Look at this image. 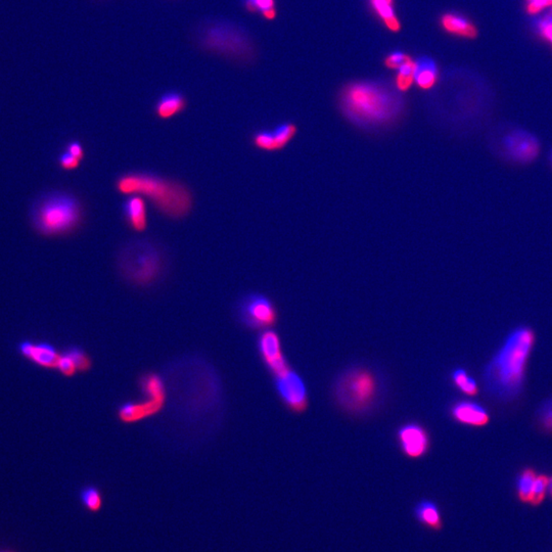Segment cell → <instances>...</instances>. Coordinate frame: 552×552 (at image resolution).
<instances>
[{"mask_svg": "<svg viewBox=\"0 0 552 552\" xmlns=\"http://www.w3.org/2000/svg\"><path fill=\"white\" fill-rule=\"evenodd\" d=\"M342 115L356 127L378 129L403 117L406 100L402 92L384 80H357L347 83L338 95Z\"/></svg>", "mask_w": 552, "mask_h": 552, "instance_id": "obj_1", "label": "cell"}, {"mask_svg": "<svg viewBox=\"0 0 552 552\" xmlns=\"http://www.w3.org/2000/svg\"><path fill=\"white\" fill-rule=\"evenodd\" d=\"M535 340L527 326L517 327L507 337L484 372L486 390L492 397L510 401L521 393Z\"/></svg>", "mask_w": 552, "mask_h": 552, "instance_id": "obj_2", "label": "cell"}, {"mask_svg": "<svg viewBox=\"0 0 552 552\" xmlns=\"http://www.w3.org/2000/svg\"><path fill=\"white\" fill-rule=\"evenodd\" d=\"M120 194L149 199L158 211L171 219H181L192 211L194 196L185 184L149 172H127L115 183Z\"/></svg>", "mask_w": 552, "mask_h": 552, "instance_id": "obj_3", "label": "cell"}, {"mask_svg": "<svg viewBox=\"0 0 552 552\" xmlns=\"http://www.w3.org/2000/svg\"><path fill=\"white\" fill-rule=\"evenodd\" d=\"M83 206L75 194L66 190H49L32 203L29 218L33 230L46 237H66L80 228Z\"/></svg>", "mask_w": 552, "mask_h": 552, "instance_id": "obj_4", "label": "cell"}, {"mask_svg": "<svg viewBox=\"0 0 552 552\" xmlns=\"http://www.w3.org/2000/svg\"><path fill=\"white\" fill-rule=\"evenodd\" d=\"M116 264L126 282L145 288L161 279L167 268V257L156 241L132 239L120 249Z\"/></svg>", "mask_w": 552, "mask_h": 552, "instance_id": "obj_5", "label": "cell"}, {"mask_svg": "<svg viewBox=\"0 0 552 552\" xmlns=\"http://www.w3.org/2000/svg\"><path fill=\"white\" fill-rule=\"evenodd\" d=\"M333 392L338 405L347 414L365 415L380 404L383 384L371 368L357 365L340 374Z\"/></svg>", "mask_w": 552, "mask_h": 552, "instance_id": "obj_6", "label": "cell"}, {"mask_svg": "<svg viewBox=\"0 0 552 552\" xmlns=\"http://www.w3.org/2000/svg\"><path fill=\"white\" fill-rule=\"evenodd\" d=\"M205 46L239 59H251L255 47L251 37L243 28L228 22L212 24L203 33Z\"/></svg>", "mask_w": 552, "mask_h": 552, "instance_id": "obj_7", "label": "cell"}, {"mask_svg": "<svg viewBox=\"0 0 552 552\" xmlns=\"http://www.w3.org/2000/svg\"><path fill=\"white\" fill-rule=\"evenodd\" d=\"M237 312L241 323L250 329H267L275 326L277 322L275 303L259 293H251L239 300Z\"/></svg>", "mask_w": 552, "mask_h": 552, "instance_id": "obj_8", "label": "cell"}, {"mask_svg": "<svg viewBox=\"0 0 552 552\" xmlns=\"http://www.w3.org/2000/svg\"><path fill=\"white\" fill-rule=\"evenodd\" d=\"M275 389L282 401L295 414H302L308 408L309 397L303 378L292 367L275 376Z\"/></svg>", "mask_w": 552, "mask_h": 552, "instance_id": "obj_9", "label": "cell"}, {"mask_svg": "<svg viewBox=\"0 0 552 552\" xmlns=\"http://www.w3.org/2000/svg\"><path fill=\"white\" fill-rule=\"evenodd\" d=\"M504 154L513 162L529 164L538 158L540 143L538 139L526 130H513L502 140Z\"/></svg>", "mask_w": 552, "mask_h": 552, "instance_id": "obj_10", "label": "cell"}, {"mask_svg": "<svg viewBox=\"0 0 552 552\" xmlns=\"http://www.w3.org/2000/svg\"><path fill=\"white\" fill-rule=\"evenodd\" d=\"M258 349L263 361L273 376H279L290 369V365L282 353L279 337L275 331H264L259 338Z\"/></svg>", "mask_w": 552, "mask_h": 552, "instance_id": "obj_11", "label": "cell"}, {"mask_svg": "<svg viewBox=\"0 0 552 552\" xmlns=\"http://www.w3.org/2000/svg\"><path fill=\"white\" fill-rule=\"evenodd\" d=\"M397 437L402 452L408 459H421L429 451V434L417 423H407L400 427Z\"/></svg>", "mask_w": 552, "mask_h": 552, "instance_id": "obj_12", "label": "cell"}, {"mask_svg": "<svg viewBox=\"0 0 552 552\" xmlns=\"http://www.w3.org/2000/svg\"><path fill=\"white\" fill-rule=\"evenodd\" d=\"M18 352L31 361L34 365L42 368H55L59 358V353L51 344L46 342L33 343L31 341H23L19 343Z\"/></svg>", "mask_w": 552, "mask_h": 552, "instance_id": "obj_13", "label": "cell"}, {"mask_svg": "<svg viewBox=\"0 0 552 552\" xmlns=\"http://www.w3.org/2000/svg\"><path fill=\"white\" fill-rule=\"evenodd\" d=\"M451 415L457 423L470 427H485L490 421L485 408L475 402H457L451 408Z\"/></svg>", "mask_w": 552, "mask_h": 552, "instance_id": "obj_14", "label": "cell"}, {"mask_svg": "<svg viewBox=\"0 0 552 552\" xmlns=\"http://www.w3.org/2000/svg\"><path fill=\"white\" fill-rule=\"evenodd\" d=\"M122 209H123L124 219L129 228L136 232H143L147 230V206L142 196L138 194L127 196Z\"/></svg>", "mask_w": 552, "mask_h": 552, "instance_id": "obj_15", "label": "cell"}, {"mask_svg": "<svg viewBox=\"0 0 552 552\" xmlns=\"http://www.w3.org/2000/svg\"><path fill=\"white\" fill-rule=\"evenodd\" d=\"M440 25L445 32L457 37L475 39L478 37V28L475 24L459 12H445L440 18Z\"/></svg>", "mask_w": 552, "mask_h": 552, "instance_id": "obj_16", "label": "cell"}, {"mask_svg": "<svg viewBox=\"0 0 552 552\" xmlns=\"http://www.w3.org/2000/svg\"><path fill=\"white\" fill-rule=\"evenodd\" d=\"M163 405L164 402L153 399H147L140 403L127 402L119 408V417L124 423H134L157 414Z\"/></svg>", "mask_w": 552, "mask_h": 552, "instance_id": "obj_17", "label": "cell"}, {"mask_svg": "<svg viewBox=\"0 0 552 552\" xmlns=\"http://www.w3.org/2000/svg\"><path fill=\"white\" fill-rule=\"evenodd\" d=\"M439 69L432 57L423 55L415 59L414 83L423 91H430L437 84Z\"/></svg>", "mask_w": 552, "mask_h": 552, "instance_id": "obj_18", "label": "cell"}, {"mask_svg": "<svg viewBox=\"0 0 552 552\" xmlns=\"http://www.w3.org/2000/svg\"><path fill=\"white\" fill-rule=\"evenodd\" d=\"M372 12L378 17L387 29L392 33H399L401 31V22L396 14L394 0H368Z\"/></svg>", "mask_w": 552, "mask_h": 552, "instance_id": "obj_19", "label": "cell"}, {"mask_svg": "<svg viewBox=\"0 0 552 552\" xmlns=\"http://www.w3.org/2000/svg\"><path fill=\"white\" fill-rule=\"evenodd\" d=\"M186 107V100L178 92H168L158 100L155 107L156 115L162 120L171 119L174 116L183 112Z\"/></svg>", "mask_w": 552, "mask_h": 552, "instance_id": "obj_20", "label": "cell"}, {"mask_svg": "<svg viewBox=\"0 0 552 552\" xmlns=\"http://www.w3.org/2000/svg\"><path fill=\"white\" fill-rule=\"evenodd\" d=\"M139 385H140L141 390L149 397V399L165 402L166 390H165L164 383L159 376L155 374H145L141 378Z\"/></svg>", "mask_w": 552, "mask_h": 552, "instance_id": "obj_21", "label": "cell"}, {"mask_svg": "<svg viewBox=\"0 0 552 552\" xmlns=\"http://www.w3.org/2000/svg\"><path fill=\"white\" fill-rule=\"evenodd\" d=\"M417 517L419 521L433 529H440L442 526V519H441L440 511H439L438 506L432 502H421L418 504L415 509Z\"/></svg>", "mask_w": 552, "mask_h": 552, "instance_id": "obj_22", "label": "cell"}, {"mask_svg": "<svg viewBox=\"0 0 552 552\" xmlns=\"http://www.w3.org/2000/svg\"><path fill=\"white\" fill-rule=\"evenodd\" d=\"M276 151L286 149L298 134V126L293 122H282L273 129Z\"/></svg>", "mask_w": 552, "mask_h": 552, "instance_id": "obj_23", "label": "cell"}, {"mask_svg": "<svg viewBox=\"0 0 552 552\" xmlns=\"http://www.w3.org/2000/svg\"><path fill=\"white\" fill-rule=\"evenodd\" d=\"M536 477V472L530 468H525L519 474L517 481V492L522 502L529 504Z\"/></svg>", "mask_w": 552, "mask_h": 552, "instance_id": "obj_24", "label": "cell"}, {"mask_svg": "<svg viewBox=\"0 0 552 552\" xmlns=\"http://www.w3.org/2000/svg\"><path fill=\"white\" fill-rule=\"evenodd\" d=\"M415 61L410 59L397 70L395 86L400 92H407L414 83Z\"/></svg>", "mask_w": 552, "mask_h": 552, "instance_id": "obj_25", "label": "cell"}, {"mask_svg": "<svg viewBox=\"0 0 552 552\" xmlns=\"http://www.w3.org/2000/svg\"><path fill=\"white\" fill-rule=\"evenodd\" d=\"M451 380L453 384L459 388L462 393L468 396H476L479 393L478 385L476 380L463 369L457 368L451 374Z\"/></svg>", "mask_w": 552, "mask_h": 552, "instance_id": "obj_26", "label": "cell"}, {"mask_svg": "<svg viewBox=\"0 0 552 552\" xmlns=\"http://www.w3.org/2000/svg\"><path fill=\"white\" fill-rule=\"evenodd\" d=\"M80 500L84 508L91 513H98L102 509V492L94 486H86L81 490Z\"/></svg>", "mask_w": 552, "mask_h": 552, "instance_id": "obj_27", "label": "cell"}, {"mask_svg": "<svg viewBox=\"0 0 552 552\" xmlns=\"http://www.w3.org/2000/svg\"><path fill=\"white\" fill-rule=\"evenodd\" d=\"M252 143L256 149L263 151H276L273 130H259L252 136Z\"/></svg>", "mask_w": 552, "mask_h": 552, "instance_id": "obj_28", "label": "cell"}, {"mask_svg": "<svg viewBox=\"0 0 552 552\" xmlns=\"http://www.w3.org/2000/svg\"><path fill=\"white\" fill-rule=\"evenodd\" d=\"M549 477L545 476V475H537L530 498L531 506H538L542 504L547 490H549Z\"/></svg>", "mask_w": 552, "mask_h": 552, "instance_id": "obj_29", "label": "cell"}, {"mask_svg": "<svg viewBox=\"0 0 552 552\" xmlns=\"http://www.w3.org/2000/svg\"><path fill=\"white\" fill-rule=\"evenodd\" d=\"M65 352L69 355L70 358L76 365L77 371L84 372L91 369L92 365L91 357L80 347H70Z\"/></svg>", "mask_w": 552, "mask_h": 552, "instance_id": "obj_30", "label": "cell"}, {"mask_svg": "<svg viewBox=\"0 0 552 552\" xmlns=\"http://www.w3.org/2000/svg\"><path fill=\"white\" fill-rule=\"evenodd\" d=\"M537 423L545 433L552 434V399L547 400L537 412Z\"/></svg>", "mask_w": 552, "mask_h": 552, "instance_id": "obj_31", "label": "cell"}, {"mask_svg": "<svg viewBox=\"0 0 552 552\" xmlns=\"http://www.w3.org/2000/svg\"><path fill=\"white\" fill-rule=\"evenodd\" d=\"M410 59H412V57L408 53H406L405 51L396 49V50L390 51L386 55L384 59V65L388 69L397 71L403 64L410 61Z\"/></svg>", "mask_w": 552, "mask_h": 552, "instance_id": "obj_32", "label": "cell"}, {"mask_svg": "<svg viewBox=\"0 0 552 552\" xmlns=\"http://www.w3.org/2000/svg\"><path fill=\"white\" fill-rule=\"evenodd\" d=\"M245 6L250 12H260L263 17L275 10V0H245Z\"/></svg>", "mask_w": 552, "mask_h": 552, "instance_id": "obj_33", "label": "cell"}, {"mask_svg": "<svg viewBox=\"0 0 552 552\" xmlns=\"http://www.w3.org/2000/svg\"><path fill=\"white\" fill-rule=\"evenodd\" d=\"M536 29L543 39L551 42L552 46V10L549 14L536 21Z\"/></svg>", "mask_w": 552, "mask_h": 552, "instance_id": "obj_34", "label": "cell"}, {"mask_svg": "<svg viewBox=\"0 0 552 552\" xmlns=\"http://www.w3.org/2000/svg\"><path fill=\"white\" fill-rule=\"evenodd\" d=\"M55 369L59 370V374H63L64 376H73L77 372L76 365L66 352L59 354Z\"/></svg>", "mask_w": 552, "mask_h": 552, "instance_id": "obj_35", "label": "cell"}, {"mask_svg": "<svg viewBox=\"0 0 552 552\" xmlns=\"http://www.w3.org/2000/svg\"><path fill=\"white\" fill-rule=\"evenodd\" d=\"M81 160L77 159L68 151H64L57 158V164L59 168L65 171H74L80 167Z\"/></svg>", "mask_w": 552, "mask_h": 552, "instance_id": "obj_36", "label": "cell"}, {"mask_svg": "<svg viewBox=\"0 0 552 552\" xmlns=\"http://www.w3.org/2000/svg\"><path fill=\"white\" fill-rule=\"evenodd\" d=\"M526 8L530 15H536L543 10L552 6V0H526Z\"/></svg>", "mask_w": 552, "mask_h": 552, "instance_id": "obj_37", "label": "cell"}, {"mask_svg": "<svg viewBox=\"0 0 552 552\" xmlns=\"http://www.w3.org/2000/svg\"><path fill=\"white\" fill-rule=\"evenodd\" d=\"M66 151H68V153H70L71 155L76 157L77 159L81 160V161L84 159L85 151L84 149H83V145H81L80 141H69V142L67 143V145H66Z\"/></svg>", "mask_w": 552, "mask_h": 552, "instance_id": "obj_38", "label": "cell"}, {"mask_svg": "<svg viewBox=\"0 0 552 552\" xmlns=\"http://www.w3.org/2000/svg\"><path fill=\"white\" fill-rule=\"evenodd\" d=\"M547 491L549 492V494H551L552 497V477L551 478H549V490H547Z\"/></svg>", "mask_w": 552, "mask_h": 552, "instance_id": "obj_39", "label": "cell"}, {"mask_svg": "<svg viewBox=\"0 0 552 552\" xmlns=\"http://www.w3.org/2000/svg\"><path fill=\"white\" fill-rule=\"evenodd\" d=\"M549 161H551V166H552V151H551V156H549Z\"/></svg>", "mask_w": 552, "mask_h": 552, "instance_id": "obj_40", "label": "cell"}, {"mask_svg": "<svg viewBox=\"0 0 552 552\" xmlns=\"http://www.w3.org/2000/svg\"><path fill=\"white\" fill-rule=\"evenodd\" d=\"M0 552H12V551H0Z\"/></svg>", "mask_w": 552, "mask_h": 552, "instance_id": "obj_41", "label": "cell"}]
</instances>
